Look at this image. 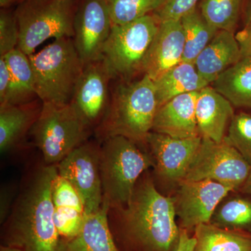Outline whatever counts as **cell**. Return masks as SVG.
<instances>
[{"mask_svg": "<svg viewBox=\"0 0 251 251\" xmlns=\"http://www.w3.org/2000/svg\"><path fill=\"white\" fill-rule=\"evenodd\" d=\"M57 174V165L43 166L23 190L10 218L11 247L23 251H63L52 201Z\"/></svg>", "mask_w": 251, "mask_h": 251, "instance_id": "6da1fadb", "label": "cell"}, {"mask_svg": "<svg viewBox=\"0 0 251 251\" xmlns=\"http://www.w3.org/2000/svg\"><path fill=\"white\" fill-rule=\"evenodd\" d=\"M126 228L146 251L176 250L180 230L174 199L163 196L149 179L137 183L129 202L121 208Z\"/></svg>", "mask_w": 251, "mask_h": 251, "instance_id": "7a4b0ae2", "label": "cell"}, {"mask_svg": "<svg viewBox=\"0 0 251 251\" xmlns=\"http://www.w3.org/2000/svg\"><path fill=\"white\" fill-rule=\"evenodd\" d=\"M158 109L153 81L147 74L140 80L118 86L112 94L108 110L97 127L102 140L111 136L145 142L152 130Z\"/></svg>", "mask_w": 251, "mask_h": 251, "instance_id": "3957f363", "label": "cell"}, {"mask_svg": "<svg viewBox=\"0 0 251 251\" xmlns=\"http://www.w3.org/2000/svg\"><path fill=\"white\" fill-rule=\"evenodd\" d=\"M29 59L36 95L42 103H71L85 67L72 38L54 39Z\"/></svg>", "mask_w": 251, "mask_h": 251, "instance_id": "277c9868", "label": "cell"}, {"mask_svg": "<svg viewBox=\"0 0 251 251\" xmlns=\"http://www.w3.org/2000/svg\"><path fill=\"white\" fill-rule=\"evenodd\" d=\"M153 159L126 137L111 136L100 148L103 204L125 207L129 202L140 175L154 166Z\"/></svg>", "mask_w": 251, "mask_h": 251, "instance_id": "5b68a950", "label": "cell"}, {"mask_svg": "<svg viewBox=\"0 0 251 251\" xmlns=\"http://www.w3.org/2000/svg\"><path fill=\"white\" fill-rule=\"evenodd\" d=\"M74 0H23L14 15L19 29L17 49L26 55L50 39L74 38Z\"/></svg>", "mask_w": 251, "mask_h": 251, "instance_id": "8992f818", "label": "cell"}, {"mask_svg": "<svg viewBox=\"0 0 251 251\" xmlns=\"http://www.w3.org/2000/svg\"><path fill=\"white\" fill-rule=\"evenodd\" d=\"M90 126L72 103H42L32 126L36 147L46 165H57L77 147L85 143Z\"/></svg>", "mask_w": 251, "mask_h": 251, "instance_id": "52a82bcc", "label": "cell"}, {"mask_svg": "<svg viewBox=\"0 0 251 251\" xmlns=\"http://www.w3.org/2000/svg\"><path fill=\"white\" fill-rule=\"evenodd\" d=\"M159 20L153 14L123 25H112L102 59L112 77L128 78L142 71L144 59L156 36Z\"/></svg>", "mask_w": 251, "mask_h": 251, "instance_id": "ba28073f", "label": "cell"}, {"mask_svg": "<svg viewBox=\"0 0 251 251\" xmlns=\"http://www.w3.org/2000/svg\"><path fill=\"white\" fill-rule=\"evenodd\" d=\"M251 172L250 165L226 138L219 143L202 138L184 179L211 180L234 191L242 188Z\"/></svg>", "mask_w": 251, "mask_h": 251, "instance_id": "9c48e42d", "label": "cell"}, {"mask_svg": "<svg viewBox=\"0 0 251 251\" xmlns=\"http://www.w3.org/2000/svg\"><path fill=\"white\" fill-rule=\"evenodd\" d=\"M59 176L69 181L80 195L85 214L100 209L103 190L100 172V148L84 143L57 165Z\"/></svg>", "mask_w": 251, "mask_h": 251, "instance_id": "30bf717a", "label": "cell"}, {"mask_svg": "<svg viewBox=\"0 0 251 251\" xmlns=\"http://www.w3.org/2000/svg\"><path fill=\"white\" fill-rule=\"evenodd\" d=\"M112 25L106 0H82L74 15L73 40L84 66L102 59Z\"/></svg>", "mask_w": 251, "mask_h": 251, "instance_id": "8fae6325", "label": "cell"}, {"mask_svg": "<svg viewBox=\"0 0 251 251\" xmlns=\"http://www.w3.org/2000/svg\"><path fill=\"white\" fill-rule=\"evenodd\" d=\"M228 186L211 180L183 179L174 199L175 211L183 228L209 224L216 206L229 193Z\"/></svg>", "mask_w": 251, "mask_h": 251, "instance_id": "7c38bea8", "label": "cell"}, {"mask_svg": "<svg viewBox=\"0 0 251 251\" xmlns=\"http://www.w3.org/2000/svg\"><path fill=\"white\" fill-rule=\"evenodd\" d=\"M111 79V73L103 59L84 67L71 103L90 127L100 125L108 110Z\"/></svg>", "mask_w": 251, "mask_h": 251, "instance_id": "4fadbf2b", "label": "cell"}, {"mask_svg": "<svg viewBox=\"0 0 251 251\" xmlns=\"http://www.w3.org/2000/svg\"><path fill=\"white\" fill-rule=\"evenodd\" d=\"M145 142L152 153L158 174L169 181L179 182L184 179L197 154L202 137L177 138L151 131Z\"/></svg>", "mask_w": 251, "mask_h": 251, "instance_id": "5bb4252c", "label": "cell"}, {"mask_svg": "<svg viewBox=\"0 0 251 251\" xmlns=\"http://www.w3.org/2000/svg\"><path fill=\"white\" fill-rule=\"evenodd\" d=\"M184 34L181 21H162L144 59L142 71L153 81L183 61Z\"/></svg>", "mask_w": 251, "mask_h": 251, "instance_id": "9a60e30c", "label": "cell"}, {"mask_svg": "<svg viewBox=\"0 0 251 251\" xmlns=\"http://www.w3.org/2000/svg\"><path fill=\"white\" fill-rule=\"evenodd\" d=\"M198 92L181 94L157 109L152 131L173 138L201 136L196 120Z\"/></svg>", "mask_w": 251, "mask_h": 251, "instance_id": "2e32d148", "label": "cell"}, {"mask_svg": "<svg viewBox=\"0 0 251 251\" xmlns=\"http://www.w3.org/2000/svg\"><path fill=\"white\" fill-rule=\"evenodd\" d=\"M200 135L222 141L234 116V106L224 95L208 85L198 92L196 107Z\"/></svg>", "mask_w": 251, "mask_h": 251, "instance_id": "e0dca14e", "label": "cell"}, {"mask_svg": "<svg viewBox=\"0 0 251 251\" xmlns=\"http://www.w3.org/2000/svg\"><path fill=\"white\" fill-rule=\"evenodd\" d=\"M241 59L240 49L234 33L219 30L194 64L201 77L211 85Z\"/></svg>", "mask_w": 251, "mask_h": 251, "instance_id": "ac0fdd59", "label": "cell"}, {"mask_svg": "<svg viewBox=\"0 0 251 251\" xmlns=\"http://www.w3.org/2000/svg\"><path fill=\"white\" fill-rule=\"evenodd\" d=\"M109 210L103 204L99 210L86 214L80 232L69 240L64 251H120L109 228Z\"/></svg>", "mask_w": 251, "mask_h": 251, "instance_id": "d6986e66", "label": "cell"}, {"mask_svg": "<svg viewBox=\"0 0 251 251\" xmlns=\"http://www.w3.org/2000/svg\"><path fill=\"white\" fill-rule=\"evenodd\" d=\"M158 108L181 94L199 92L209 85L201 77L194 63L181 61L153 81Z\"/></svg>", "mask_w": 251, "mask_h": 251, "instance_id": "ffe728a7", "label": "cell"}, {"mask_svg": "<svg viewBox=\"0 0 251 251\" xmlns=\"http://www.w3.org/2000/svg\"><path fill=\"white\" fill-rule=\"evenodd\" d=\"M3 57L11 74V89L5 105L29 104L34 97H37L29 56L21 50L16 49Z\"/></svg>", "mask_w": 251, "mask_h": 251, "instance_id": "44dd1931", "label": "cell"}, {"mask_svg": "<svg viewBox=\"0 0 251 251\" xmlns=\"http://www.w3.org/2000/svg\"><path fill=\"white\" fill-rule=\"evenodd\" d=\"M234 107L251 108V58H242L213 82Z\"/></svg>", "mask_w": 251, "mask_h": 251, "instance_id": "7402d4cb", "label": "cell"}, {"mask_svg": "<svg viewBox=\"0 0 251 251\" xmlns=\"http://www.w3.org/2000/svg\"><path fill=\"white\" fill-rule=\"evenodd\" d=\"M195 251H251V237L244 232L220 228L211 224L195 228Z\"/></svg>", "mask_w": 251, "mask_h": 251, "instance_id": "603a6c76", "label": "cell"}, {"mask_svg": "<svg viewBox=\"0 0 251 251\" xmlns=\"http://www.w3.org/2000/svg\"><path fill=\"white\" fill-rule=\"evenodd\" d=\"M229 194L216 206L209 224L220 228L251 233V198Z\"/></svg>", "mask_w": 251, "mask_h": 251, "instance_id": "cb8c5ba5", "label": "cell"}, {"mask_svg": "<svg viewBox=\"0 0 251 251\" xmlns=\"http://www.w3.org/2000/svg\"><path fill=\"white\" fill-rule=\"evenodd\" d=\"M180 21L184 34L183 61L194 63L219 30L206 21L198 7Z\"/></svg>", "mask_w": 251, "mask_h": 251, "instance_id": "d4e9b609", "label": "cell"}, {"mask_svg": "<svg viewBox=\"0 0 251 251\" xmlns=\"http://www.w3.org/2000/svg\"><path fill=\"white\" fill-rule=\"evenodd\" d=\"M28 104L0 106V150L6 152L29 128L34 115Z\"/></svg>", "mask_w": 251, "mask_h": 251, "instance_id": "484cf974", "label": "cell"}, {"mask_svg": "<svg viewBox=\"0 0 251 251\" xmlns=\"http://www.w3.org/2000/svg\"><path fill=\"white\" fill-rule=\"evenodd\" d=\"M242 2L243 0H202L200 10L206 21L218 30L234 32Z\"/></svg>", "mask_w": 251, "mask_h": 251, "instance_id": "4316f807", "label": "cell"}, {"mask_svg": "<svg viewBox=\"0 0 251 251\" xmlns=\"http://www.w3.org/2000/svg\"><path fill=\"white\" fill-rule=\"evenodd\" d=\"M113 25H123L153 14L164 0H106Z\"/></svg>", "mask_w": 251, "mask_h": 251, "instance_id": "83f0119b", "label": "cell"}, {"mask_svg": "<svg viewBox=\"0 0 251 251\" xmlns=\"http://www.w3.org/2000/svg\"><path fill=\"white\" fill-rule=\"evenodd\" d=\"M225 138L251 167V115L246 112L234 115Z\"/></svg>", "mask_w": 251, "mask_h": 251, "instance_id": "f1b7e54d", "label": "cell"}, {"mask_svg": "<svg viewBox=\"0 0 251 251\" xmlns=\"http://www.w3.org/2000/svg\"><path fill=\"white\" fill-rule=\"evenodd\" d=\"M86 214L69 208L54 207V221L59 235L72 239L82 228Z\"/></svg>", "mask_w": 251, "mask_h": 251, "instance_id": "f546056e", "label": "cell"}, {"mask_svg": "<svg viewBox=\"0 0 251 251\" xmlns=\"http://www.w3.org/2000/svg\"><path fill=\"white\" fill-rule=\"evenodd\" d=\"M52 201L54 207L70 208L85 213L79 193L69 181L58 174L52 185Z\"/></svg>", "mask_w": 251, "mask_h": 251, "instance_id": "4dcf8cb0", "label": "cell"}, {"mask_svg": "<svg viewBox=\"0 0 251 251\" xmlns=\"http://www.w3.org/2000/svg\"><path fill=\"white\" fill-rule=\"evenodd\" d=\"M19 29L15 15L1 11L0 14V56L17 49Z\"/></svg>", "mask_w": 251, "mask_h": 251, "instance_id": "1f68e13d", "label": "cell"}, {"mask_svg": "<svg viewBox=\"0 0 251 251\" xmlns=\"http://www.w3.org/2000/svg\"><path fill=\"white\" fill-rule=\"evenodd\" d=\"M199 0H164L161 6L153 13L162 21H179L185 15L197 8Z\"/></svg>", "mask_w": 251, "mask_h": 251, "instance_id": "d6a6232c", "label": "cell"}, {"mask_svg": "<svg viewBox=\"0 0 251 251\" xmlns=\"http://www.w3.org/2000/svg\"><path fill=\"white\" fill-rule=\"evenodd\" d=\"M11 89V74L6 60L0 56V105L7 102Z\"/></svg>", "mask_w": 251, "mask_h": 251, "instance_id": "836d02e7", "label": "cell"}, {"mask_svg": "<svg viewBox=\"0 0 251 251\" xmlns=\"http://www.w3.org/2000/svg\"><path fill=\"white\" fill-rule=\"evenodd\" d=\"M242 58H251V23L235 34Z\"/></svg>", "mask_w": 251, "mask_h": 251, "instance_id": "e575fe53", "label": "cell"}, {"mask_svg": "<svg viewBox=\"0 0 251 251\" xmlns=\"http://www.w3.org/2000/svg\"><path fill=\"white\" fill-rule=\"evenodd\" d=\"M196 245V237H189L186 229H182L180 230L179 242L175 251H195Z\"/></svg>", "mask_w": 251, "mask_h": 251, "instance_id": "d590c367", "label": "cell"}, {"mask_svg": "<svg viewBox=\"0 0 251 251\" xmlns=\"http://www.w3.org/2000/svg\"><path fill=\"white\" fill-rule=\"evenodd\" d=\"M10 203V198L9 193H5V190L1 191V210H0V218H1V222L6 219L9 212Z\"/></svg>", "mask_w": 251, "mask_h": 251, "instance_id": "8d00e7d4", "label": "cell"}, {"mask_svg": "<svg viewBox=\"0 0 251 251\" xmlns=\"http://www.w3.org/2000/svg\"><path fill=\"white\" fill-rule=\"evenodd\" d=\"M241 189H242L243 193L251 196V172L250 175H249L247 181L243 185Z\"/></svg>", "mask_w": 251, "mask_h": 251, "instance_id": "74e56055", "label": "cell"}, {"mask_svg": "<svg viewBox=\"0 0 251 251\" xmlns=\"http://www.w3.org/2000/svg\"><path fill=\"white\" fill-rule=\"evenodd\" d=\"M246 24L251 23V0H248L245 11Z\"/></svg>", "mask_w": 251, "mask_h": 251, "instance_id": "f35d334b", "label": "cell"}, {"mask_svg": "<svg viewBox=\"0 0 251 251\" xmlns=\"http://www.w3.org/2000/svg\"><path fill=\"white\" fill-rule=\"evenodd\" d=\"M18 1H22L23 0H0V6L1 7H6V6H10L13 3Z\"/></svg>", "mask_w": 251, "mask_h": 251, "instance_id": "ab89813d", "label": "cell"}, {"mask_svg": "<svg viewBox=\"0 0 251 251\" xmlns=\"http://www.w3.org/2000/svg\"><path fill=\"white\" fill-rule=\"evenodd\" d=\"M0 251H23L22 249L15 247H1Z\"/></svg>", "mask_w": 251, "mask_h": 251, "instance_id": "60d3db41", "label": "cell"}]
</instances>
